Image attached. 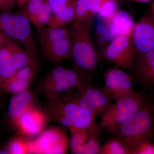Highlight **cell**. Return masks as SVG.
<instances>
[{"label": "cell", "instance_id": "cell-1", "mask_svg": "<svg viewBox=\"0 0 154 154\" xmlns=\"http://www.w3.org/2000/svg\"><path fill=\"white\" fill-rule=\"evenodd\" d=\"M93 19L80 21L75 19L69 29L71 43V56L76 69L86 76L96 70L98 54L91 37Z\"/></svg>", "mask_w": 154, "mask_h": 154}, {"label": "cell", "instance_id": "cell-2", "mask_svg": "<svg viewBox=\"0 0 154 154\" xmlns=\"http://www.w3.org/2000/svg\"><path fill=\"white\" fill-rule=\"evenodd\" d=\"M45 111L50 121L68 128L88 129L100 132L94 117L74 102L61 96L48 98Z\"/></svg>", "mask_w": 154, "mask_h": 154}, {"label": "cell", "instance_id": "cell-3", "mask_svg": "<svg viewBox=\"0 0 154 154\" xmlns=\"http://www.w3.org/2000/svg\"><path fill=\"white\" fill-rule=\"evenodd\" d=\"M154 133V115L150 106L144 105L122 125L115 134L131 150L150 141Z\"/></svg>", "mask_w": 154, "mask_h": 154}, {"label": "cell", "instance_id": "cell-4", "mask_svg": "<svg viewBox=\"0 0 154 154\" xmlns=\"http://www.w3.org/2000/svg\"><path fill=\"white\" fill-rule=\"evenodd\" d=\"M87 80L85 75L76 69L57 66L42 78L36 92L46 99L63 96L76 89Z\"/></svg>", "mask_w": 154, "mask_h": 154}, {"label": "cell", "instance_id": "cell-5", "mask_svg": "<svg viewBox=\"0 0 154 154\" xmlns=\"http://www.w3.org/2000/svg\"><path fill=\"white\" fill-rule=\"evenodd\" d=\"M145 104L142 95L134 91L116 100L100 115L99 127L115 134L122 125L140 110Z\"/></svg>", "mask_w": 154, "mask_h": 154}, {"label": "cell", "instance_id": "cell-6", "mask_svg": "<svg viewBox=\"0 0 154 154\" xmlns=\"http://www.w3.org/2000/svg\"><path fill=\"white\" fill-rule=\"evenodd\" d=\"M31 25L28 19L18 12L0 11V30L38 56V47Z\"/></svg>", "mask_w": 154, "mask_h": 154}, {"label": "cell", "instance_id": "cell-7", "mask_svg": "<svg viewBox=\"0 0 154 154\" xmlns=\"http://www.w3.org/2000/svg\"><path fill=\"white\" fill-rule=\"evenodd\" d=\"M29 154H65L69 149L70 138L60 127L44 130L35 139L28 141Z\"/></svg>", "mask_w": 154, "mask_h": 154}, {"label": "cell", "instance_id": "cell-8", "mask_svg": "<svg viewBox=\"0 0 154 154\" xmlns=\"http://www.w3.org/2000/svg\"><path fill=\"white\" fill-rule=\"evenodd\" d=\"M105 55L107 60L121 68L133 69L137 52L131 37H116L108 45Z\"/></svg>", "mask_w": 154, "mask_h": 154}, {"label": "cell", "instance_id": "cell-9", "mask_svg": "<svg viewBox=\"0 0 154 154\" xmlns=\"http://www.w3.org/2000/svg\"><path fill=\"white\" fill-rule=\"evenodd\" d=\"M48 119L45 110L43 111L34 103L19 117L14 126L24 136L37 137L44 130Z\"/></svg>", "mask_w": 154, "mask_h": 154}, {"label": "cell", "instance_id": "cell-10", "mask_svg": "<svg viewBox=\"0 0 154 154\" xmlns=\"http://www.w3.org/2000/svg\"><path fill=\"white\" fill-rule=\"evenodd\" d=\"M137 54L154 51V15L146 14L135 24L131 36Z\"/></svg>", "mask_w": 154, "mask_h": 154}, {"label": "cell", "instance_id": "cell-11", "mask_svg": "<svg viewBox=\"0 0 154 154\" xmlns=\"http://www.w3.org/2000/svg\"><path fill=\"white\" fill-rule=\"evenodd\" d=\"M104 80L103 90L115 101L134 91L132 77L120 69H108L105 72Z\"/></svg>", "mask_w": 154, "mask_h": 154}, {"label": "cell", "instance_id": "cell-12", "mask_svg": "<svg viewBox=\"0 0 154 154\" xmlns=\"http://www.w3.org/2000/svg\"><path fill=\"white\" fill-rule=\"evenodd\" d=\"M71 133L69 149L74 154H99L101 146L99 143L100 132L88 129L72 128Z\"/></svg>", "mask_w": 154, "mask_h": 154}, {"label": "cell", "instance_id": "cell-13", "mask_svg": "<svg viewBox=\"0 0 154 154\" xmlns=\"http://www.w3.org/2000/svg\"><path fill=\"white\" fill-rule=\"evenodd\" d=\"M133 69L137 79L141 84L154 88V51L137 54Z\"/></svg>", "mask_w": 154, "mask_h": 154}, {"label": "cell", "instance_id": "cell-14", "mask_svg": "<svg viewBox=\"0 0 154 154\" xmlns=\"http://www.w3.org/2000/svg\"><path fill=\"white\" fill-rule=\"evenodd\" d=\"M35 94L30 87L21 93L13 95L11 97L8 105L7 115L14 125L23 113L34 104Z\"/></svg>", "mask_w": 154, "mask_h": 154}, {"label": "cell", "instance_id": "cell-15", "mask_svg": "<svg viewBox=\"0 0 154 154\" xmlns=\"http://www.w3.org/2000/svg\"><path fill=\"white\" fill-rule=\"evenodd\" d=\"M108 24L111 40L120 36L131 37L135 23L133 18L125 11H117Z\"/></svg>", "mask_w": 154, "mask_h": 154}, {"label": "cell", "instance_id": "cell-16", "mask_svg": "<svg viewBox=\"0 0 154 154\" xmlns=\"http://www.w3.org/2000/svg\"><path fill=\"white\" fill-rule=\"evenodd\" d=\"M76 89L83 93L96 108L98 115L101 114L110 105V97L102 89L92 85L87 80L78 86Z\"/></svg>", "mask_w": 154, "mask_h": 154}, {"label": "cell", "instance_id": "cell-17", "mask_svg": "<svg viewBox=\"0 0 154 154\" xmlns=\"http://www.w3.org/2000/svg\"><path fill=\"white\" fill-rule=\"evenodd\" d=\"M44 57L50 62L60 63L63 60H70L71 43L70 37L64 38L41 49Z\"/></svg>", "mask_w": 154, "mask_h": 154}, {"label": "cell", "instance_id": "cell-18", "mask_svg": "<svg viewBox=\"0 0 154 154\" xmlns=\"http://www.w3.org/2000/svg\"><path fill=\"white\" fill-rule=\"evenodd\" d=\"M11 38L0 49V79H7L15 74L17 69L13 60L15 42Z\"/></svg>", "mask_w": 154, "mask_h": 154}, {"label": "cell", "instance_id": "cell-19", "mask_svg": "<svg viewBox=\"0 0 154 154\" xmlns=\"http://www.w3.org/2000/svg\"><path fill=\"white\" fill-rule=\"evenodd\" d=\"M38 44L42 49L70 36L69 29L44 26L36 29Z\"/></svg>", "mask_w": 154, "mask_h": 154}, {"label": "cell", "instance_id": "cell-20", "mask_svg": "<svg viewBox=\"0 0 154 154\" xmlns=\"http://www.w3.org/2000/svg\"><path fill=\"white\" fill-rule=\"evenodd\" d=\"M106 0H77L75 19L80 21L93 19Z\"/></svg>", "mask_w": 154, "mask_h": 154}, {"label": "cell", "instance_id": "cell-21", "mask_svg": "<svg viewBox=\"0 0 154 154\" xmlns=\"http://www.w3.org/2000/svg\"><path fill=\"white\" fill-rule=\"evenodd\" d=\"M38 56L16 42L14 45L13 60L17 70L38 63Z\"/></svg>", "mask_w": 154, "mask_h": 154}, {"label": "cell", "instance_id": "cell-22", "mask_svg": "<svg viewBox=\"0 0 154 154\" xmlns=\"http://www.w3.org/2000/svg\"><path fill=\"white\" fill-rule=\"evenodd\" d=\"M76 2L70 5L59 14H53L47 26L54 28H63L71 23L76 18Z\"/></svg>", "mask_w": 154, "mask_h": 154}, {"label": "cell", "instance_id": "cell-23", "mask_svg": "<svg viewBox=\"0 0 154 154\" xmlns=\"http://www.w3.org/2000/svg\"><path fill=\"white\" fill-rule=\"evenodd\" d=\"M99 154H131V152L129 148L117 138L107 141L101 146Z\"/></svg>", "mask_w": 154, "mask_h": 154}, {"label": "cell", "instance_id": "cell-24", "mask_svg": "<svg viewBox=\"0 0 154 154\" xmlns=\"http://www.w3.org/2000/svg\"><path fill=\"white\" fill-rule=\"evenodd\" d=\"M53 15L52 9L47 0H45L31 25L35 26L36 29L47 26Z\"/></svg>", "mask_w": 154, "mask_h": 154}, {"label": "cell", "instance_id": "cell-25", "mask_svg": "<svg viewBox=\"0 0 154 154\" xmlns=\"http://www.w3.org/2000/svg\"><path fill=\"white\" fill-rule=\"evenodd\" d=\"M45 0H29L21 8L18 13L28 19L32 23Z\"/></svg>", "mask_w": 154, "mask_h": 154}, {"label": "cell", "instance_id": "cell-26", "mask_svg": "<svg viewBox=\"0 0 154 154\" xmlns=\"http://www.w3.org/2000/svg\"><path fill=\"white\" fill-rule=\"evenodd\" d=\"M116 1L117 0H106L98 13L100 18L108 23L118 11Z\"/></svg>", "mask_w": 154, "mask_h": 154}, {"label": "cell", "instance_id": "cell-27", "mask_svg": "<svg viewBox=\"0 0 154 154\" xmlns=\"http://www.w3.org/2000/svg\"><path fill=\"white\" fill-rule=\"evenodd\" d=\"M10 154H29L28 141L20 137L15 138L9 142L7 148Z\"/></svg>", "mask_w": 154, "mask_h": 154}, {"label": "cell", "instance_id": "cell-28", "mask_svg": "<svg viewBox=\"0 0 154 154\" xmlns=\"http://www.w3.org/2000/svg\"><path fill=\"white\" fill-rule=\"evenodd\" d=\"M77 0H47L52 9L53 14H59Z\"/></svg>", "mask_w": 154, "mask_h": 154}, {"label": "cell", "instance_id": "cell-29", "mask_svg": "<svg viewBox=\"0 0 154 154\" xmlns=\"http://www.w3.org/2000/svg\"><path fill=\"white\" fill-rule=\"evenodd\" d=\"M131 154H154V146L146 141L132 150Z\"/></svg>", "mask_w": 154, "mask_h": 154}, {"label": "cell", "instance_id": "cell-30", "mask_svg": "<svg viewBox=\"0 0 154 154\" xmlns=\"http://www.w3.org/2000/svg\"><path fill=\"white\" fill-rule=\"evenodd\" d=\"M11 39V38L6 35L2 30H0V49L2 48Z\"/></svg>", "mask_w": 154, "mask_h": 154}, {"label": "cell", "instance_id": "cell-31", "mask_svg": "<svg viewBox=\"0 0 154 154\" xmlns=\"http://www.w3.org/2000/svg\"><path fill=\"white\" fill-rule=\"evenodd\" d=\"M0 11L2 12H11L8 8L0 0Z\"/></svg>", "mask_w": 154, "mask_h": 154}, {"label": "cell", "instance_id": "cell-32", "mask_svg": "<svg viewBox=\"0 0 154 154\" xmlns=\"http://www.w3.org/2000/svg\"><path fill=\"white\" fill-rule=\"evenodd\" d=\"M5 93L0 89V107L2 105L5 99Z\"/></svg>", "mask_w": 154, "mask_h": 154}, {"label": "cell", "instance_id": "cell-33", "mask_svg": "<svg viewBox=\"0 0 154 154\" xmlns=\"http://www.w3.org/2000/svg\"><path fill=\"white\" fill-rule=\"evenodd\" d=\"M16 5L19 7V8H21L24 5L25 0H15Z\"/></svg>", "mask_w": 154, "mask_h": 154}, {"label": "cell", "instance_id": "cell-34", "mask_svg": "<svg viewBox=\"0 0 154 154\" xmlns=\"http://www.w3.org/2000/svg\"><path fill=\"white\" fill-rule=\"evenodd\" d=\"M132 2L138 3H147L150 2L152 0H130Z\"/></svg>", "mask_w": 154, "mask_h": 154}, {"label": "cell", "instance_id": "cell-35", "mask_svg": "<svg viewBox=\"0 0 154 154\" xmlns=\"http://www.w3.org/2000/svg\"><path fill=\"white\" fill-rule=\"evenodd\" d=\"M152 14H153L154 15V2L153 3L152 5Z\"/></svg>", "mask_w": 154, "mask_h": 154}, {"label": "cell", "instance_id": "cell-36", "mask_svg": "<svg viewBox=\"0 0 154 154\" xmlns=\"http://www.w3.org/2000/svg\"><path fill=\"white\" fill-rule=\"evenodd\" d=\"M120 1H125V0H120Z\"/></svg>", "mask_w": 154, "mask_h": 154}]
</instances>
